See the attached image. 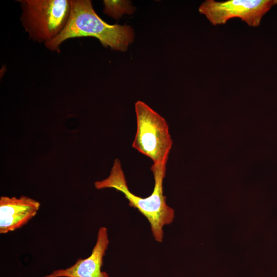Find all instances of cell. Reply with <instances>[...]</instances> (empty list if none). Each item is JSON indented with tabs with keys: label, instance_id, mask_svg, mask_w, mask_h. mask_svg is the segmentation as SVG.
Wrapping results in <instances>:
<instances>
[{
	"label": "cell",
	"instance_id": "cell-4",
	"mask_svg": "<svg viewBox=\"0 0 277 277\" xmlns=\"http://www.w3.org/2000/svg\"><path fill=\"white\" fill-rule=\"evenodd\" d=\"M137 128L132 147L152 160L167 162L172 141L165 119L144 102L135 104Z\"/></svg>",
	"mask_w": 277,
	"mask_h": 277
},
{
	"label": "cell",
	"instance_id": "cell-8",
	"mask_svg": "<svg viewBox=\"0 0 277 277\" xmlns=\"http://www.w3.org/2000/svg\"><path fill=\"white\" fill-rule=\"evenodd\" d=\"M103 4V12L114 19L119 18L124 13L132 14L135 11V8L128 1L105 0Z\"/></svg>",
	"mask_w": 277,
	"mask_h": 277
},
{
	"label": "cell",
	"instance_id": "cell-2",
	"mask_svg": "<svg viewBox=\"0 0 277 277\" xmlns=\"http://www.w3.org/2000/svg\"><path fill=\"white\" fill-rule=\"evenodd\" d=\"M71 11L63 31L54 39L45 43L46 47L59 53L60 46L70 38L92 36L105 47L120 51L127 50L134 39L133 29L127 25H109L95 13L90 0H70Z\"/></svg>",
	"mask_w": 277,
	"mask_h": 277
},
{
	"label": "cell",
	"instance_id": "cell-6",
	"mask_svg": "<svg viewBox=\"0 0 277 277\" xmlns=\"http://www.w3.org/2000/svg\"><path fill=\"white\" fill-rule=\"evenodd\" d=\"M109 243L107 228L100 227L95 244L89 256L78 259L71 266L64 269L54 270L44 277H109L106 272L102 271L103 258Z\"/></svg>",
	"mask_w": 277,
	"mask_h": 277
},
{
	"label": "cell",
	"instance_id": "cell-1",
	"mask_svg": "<svg viewBox=\"0 0 277 277\" xmlns=\"http://www.w3.org/2000/svg\"><path fill=\"white\" fill-rule=\"evenodd\" d=\"M167 163H155L151 166L154 186L151 195L146 197L137 196L130 191L118 159H115L109 175L94 183L97 189L113 188L122 192L128 200L129 206L136 209L147 219L152 235L157 242L163 241L164 227L170 224L174 217V210L167 204L163 191Z\"/></svg>",
	"mask_w": 277,
	"mask_h": 277
},
{
	"label": "cell",
	"instance_id": "cell-5",
	"mask_svg": "<svg viewBox=\"0 0 277 277\" xmlns=\"http://www.w3.org/2000/svg\"><path fill=\"white\" fill-rule=\"evenodd\" d=\"M276 4L277 0H206L200 5L199 11L214 26L238 17L249 26L258 27L263 17Z\"/></svg>",
	"mask_w": 277,
	"mask_h": 277
},
{
	"label": "cell",
	"instance_id": "cell-3",
	"mask_svg": "<svg viewBox=\"0 0 277 277\" xmlns=\"http://www.w3.org/2000/svg\"><path fill=\"white\" fill-rule=\"evenodd\" d=\"M21 21L29 38L39 43L50 41L64 30L69 20L70 0H19Z\"/></svg>",
	"mask_w": 277,
	"mask_h": 277
},
{
	"label": "cell",
	"instance_id": "cell-7",
	"mask_svg": "<svg viewBox=\"0 0 277 277\" xmlns=\"http://www.w3.org/2000/svg\"><path fill=\"white\" fill-rule=\"evenodd\" d=\"M40 203L29 197L22 195L0 197V233L5 234L26 225L37 213Z\"/></svg>",
	"mask_w": 277,
	"mask_h": 277
}]
</instances>
